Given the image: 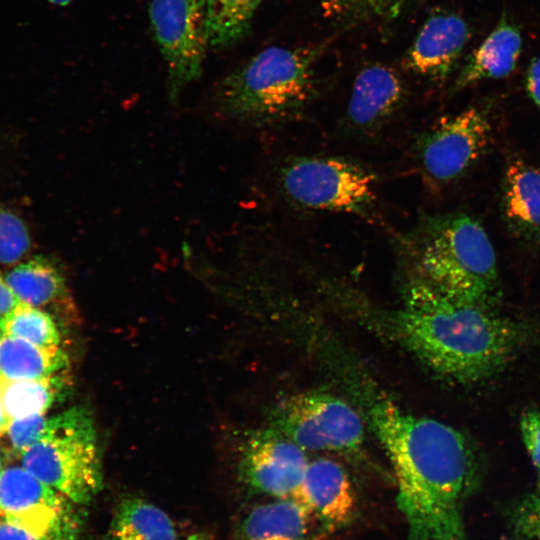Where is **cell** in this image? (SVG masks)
<instances>
[{
	"mask_svg": "<svg viewBox=\"0 0 540 540\" xmlns=\"http://www.w3.org/2000/svg\"><path fill=\"white\" fill-rule=\"evenodd\" d=\"M62 372L39 379L0 377V399L10 419L46 411L60 398L67 385Z\"/></svg>",
	"mask_w": 540,
	"mask_h": 540,
	"instance_id": "44dd1931",
	"label": "cell"
},
{
	"mask_svg": "<svg viewBox=\"0 0 540 540\" xmlns=\"http://www.w3.org/2000/svg\"><path fill=\"white\" fill-rule=\"evenodd\" d=\"M30 246V234L25 223L0 204V263H17L29 251Z\"/></svg>",
	"mask_w": 540,
	"mask_h": 540,
	"instance_id": "d4e9b609",
	"label": "cell"
},
{
	"mask_svg": "<svg viewBox=\"0 0 540 540\" xmlns=\"http://www.w3.org/2000/svg\"><path fill=\"white\" fill-rule=\"evenodd\" d=\"M406 88L390 66L374 63L357 74L344 121L347 129L359 135H372L382 129L400 110Z\"/></svg>",
	"mask_w": 540,
	"mask_h": 540,
	"instance_id": "4fadbf2b",
	"label": "cell"
},
{
	"mask_svg": "<svg viewBox=\"0 0 540 540\" xmlns=\"http://www.w3.org/2000/svg\"><path fill=\"white\" fill-rule=\"evenodd\" d=\"M10 421L11 419L7 415L0 399V436L7 432Z\"/></svg>",
	"mask_w": 540,
	"mask_h": 540,
	"instance_id": "1f68e13d",
	"label": "cell"
},
{
	"mask_svg": "<svg viewBox=\"0 0 540 540\" xmlns=\"http://www.w3.org/2000/svg\"><path fill=\"white\" fill-rule=\"evenodd\" d=\"M106 540H178L173 521L144 499H123L111 520Z\"/></svg>",
	"mask_w": 540,
	"mask_h": 540,
	"instance_id": "ffe728a7",
	"label": "cell"
},
{
	"mask_svg": "<svg viewBox=\"0 0 540 540\" xmlns=\"http://www.w3.org/2000/svg\"><path fill=\"white\" fill-rule=\"evenodd\" d=\"M0 540H38L22 527L0 516Z\"/></svg>",
	"mask_w": 540,
	"mask_h": 540,
	"instance_id": "f546056e",
	"label": "cell"
},
{
	"mask_svg": "<svg viewBox=\"0 0 540 540\" xmlns=\"http://www.w3.org/2000/svg\"><path fill=\"white\" fill-rule=\"evenodd\" d=\"M369 416L393 468L408 540H467L462 503L477 473L467 437L388 399L373 403Z\"/></svg>",
	"mask_w": 540,
	"mask_h": 540,
	"instance_id": "6da1fadb",
	"label": "cell"
},
{
	"mask_svg": "<svg viewBox=\"0 0 540 540\" xmlns=\"http://www.w3.org/2000/svg\"><path fill=\"white\" fill-rule=\"evenodd\" d=\"M539 471V479H538V491H537V495L540 496V469L538 470Z\"/></svg>",
	"mask_w": 540,
	"mask_h": 540,
	"instance_id": "e575fe53",
	"label": "cell"
},
{
	"mask_svg": "<svg viewBox=\"0 0 540 540\" xmlns=\"http://www.w3.org/2000/svg\"><path fill=\"white\" fill-rule=\"evenodd\" d=\"M373 173L338 156H299L279 172L284 196L293 204L317 211L367 216L376 201Z\"/></svg>",
	"mask_w": 540,
	"mask_h": 540,
	"instance_id": "8992f818",
	"label": "cell"
},
{
	"mask_svg": "<svg viewBox=\"0 0 540 540\" xmlns=\"http://www.w3.org/2000/svg\"><path fill=\"white\" fill-rule=\"evenodd\" d=\"M210 539H211V536L209 533L201 531V532L193 533L181 540H210Z\"/></svg>",
	"mask_w": 540,
	"mask_h": 540,
	"instance_id": "d6a6232c",
	"label": "cell"
},
{
	"mask_svg": "<svg viewBox=\"0 0 540 540\" xmlns=\"http://www.w3.org/2000/svg\"><path fill=\"white\" fill-rule=\"evenodd\" d=\"M315 519L293 498L275 499L254 507L242 520L237 540H313Z\"/></svg>",
	"mask_w": 540,
	"mask_h": 540,
	"instance_id": "ac0fdd59",
	"label": "cell"
},
{
	"mask_svg": "<svg viewBox=\"0 0 540 540\" xmlns=\"http://www.w3.org/2000/svg\"><path fill=\"white\" fill-rule=\"evenodd\" d=\"M151 26L167 64L170 94L175 97L197 79L208 37L201 0H150Z\"/></svg>",
	"mask_w": 540,
	"mask_h": 540,
	"instance_id": "9c48e42d",
	"label": "cell"
},
{
	"mask_svg": "<svg viewBox=\"0 0 540 540\" xmlns=\"http://www.w3.org/2000/svg\"><path fill=\"white\" fill-rule=\"evenodd\" d=\"M309 461L305 451L280 431L264 430L245 444L242 479L251 488L276 499L294 498Z\"/></svg>",
	"mask_w": 540,
	"mask_h": 540,
	"instance_id": "8fae6325",
	"label": "cell"
},
{
	"mask_svg": "<svg viewBox=\"0 0 540 540\" xmlns=\"http://www.w3.org/2000/svg\"><path fill=\"white\" fill-rule=\"evenodd\" d=\"M501 211L519 239L540 243V170L523 160L509 161L502 180Z\"/></svg>",
	"mask_w": 540,
	"mask_h": 540,
	"instance_id": "2e32d148",
	"label": "cell"
},
{
	"mask_svg": "<svg viewBox=\"0 0 540 540\" xmlns=\"http://www.w3.org/2000/svg\"><path fill=\"white\" fill-rule=\"evenodd\" d=\"M520 26L503 11L485 39L463 61L452 86L458 92L484 80L509 77L523 51Z\"/></svg>",
	"mask_w": 540,
	"mask_h": 540,
	"instance_id": "9a60e30c",
	"label": "cell"
},
{
	"mask_svg": "<svg viewBox=\"0 0 540 540\" xmlns=\"http://www.w3.org/2000/svg\"><path fill=\"white\" fill-rule=\"evenodd\" d=\"M5 279L17 298L37 308L73 315L74 304L58 267L43 256H34L14 266Z\"/></svg>",
	"mask_w": 540,
	"mask_h": 540,
	"instance_id": "e0dca14e",
	"label": "cell"
},
{
	"mask_svg": "<svg viewBox=\"0 0 540 540\" xmlns=\"http://www.w3.org/2000/svg\"><path fill=\"white\" fill-rule=\"evenodd\" d=\"M520 430L527 452L534 464L540 469V411H526L520 420Z\"/></svg>",
	"mask_w": 540,
	"mask_h": 540,
	"instance_id": "83f0119b",
	"label": "cell"
},
{
	"mask_svg": "<svg viewBox=\"0 0 540 540\" xmlns=\"http://www.w3.org/2000/svg\"><path fill=\"white\" fill-rule=\"evenodd\" d=\"M413 276L458 300L494 308L500 284L494 248L473 217L426 216L404 240Z\"/></svg>",
	"mask_w": 540,
	"mask_h": 540,
	"instance_id": "3957f363",
	"label": "cell"
},
{
	"mask_svg": "<svg viewBox=\"0 0 540 540\" xmlns=\"http://www.w3.org/2000/svg\"><path fill=\"white\" fill-rule=\"evenodd\" d=\"M472 34V27L463 16L451 10L435 9L408 49L404 65L418 77L443 82L458 68Z\"/></svg>",
	"mask_w": 540,
	"mask_h": 540,
	"instance_id": "7c38bea8",
	"label": "cell"
},
{
	"mask_svg": "<svg viewBox=\"0 0 540 540\" xmlns=\"http://www.w3.org/2000/svg\"><path fill=\"white\" fill-rule=\"evenodd\" d=\"M47 419L45 414L11 419L7 433L13 449L18 454L43 438Z\"/></svg>",
	"mask_w": 540,
	"mask_h": 540,
	"instance_id": "484cf974",
	"label": "cell"
},
{
	"mask_svg": "<svg viewBox=\"0 0 540 540\" xmlns=\"http://www.w3.org/2000/svg\"><path fill=\"white\" fill-rule=\"evenodd\" d=\"M263 0H201L208 43L226 47L242 39Z\"/></svg>",
	"mask_w": 540,
	"mask_h": 540,
	"instance_id": "7402d4cb",
	"label": "cell"
},
{
	"mask_svg": "<svg viewBox=\"0 0 540 540\" xmlns=\"http://www.w3.org/2000/svg\"><path fill=\"white\" fill-rule=\"evenodd\" d=\"M513 528L522 540H540V496L526 499L515 511Z\"/></svg>",
	"mask_w": 540,
	"mask_h": 540,
	"instance_id": "4316f807",
	"label": "cell"
},
{
	"mask_svg": "<svg viewBox=\"0 0 540 540\" xmlns=\"http://www.w3.org/2000/svg\"><path fill=\"white\" fill-rule=\"evenodd\" d=\"M68 357L59 347H43L0 333V377L39 379L62 372Z\"/></svg>",
	"mask_w": 540,
	"mask_h": 540,
	"instance_id": "d6986e66",
	"label": "cell"
},
{
	"mask_svg": "<svg viewBox=\"0 0 540 540\" xmlns=\"http://www.w3.org/2000/svg\"><path fill=\"white\" fill-rule=\"evenodd\" d=\"M322 49L314 45L262 50L220 84L222 112L259 126L300 116L316 96L315 66Z\"/></svg>",
	"mask_w": 540,
	"mask_h": 540,
	"instance_id": "277c9868",
	"label": "cell"
},
{
	"mask_svg": "<svg viewBox=\"0 0 540 540\" xmlns=\"http://www.w3.org/2000/svg\"><path fill=\"white\" fill-rule=\"evenodd\" d=\"M527 96L540 110V55L530 59L524 75Z\"/></svg>",
	"mask_w": 540,
	"mask_h": 540,
	"instance_id": "f1b7e54d",
	"label": "cell"
},
{
	"mask_svg": "<svg viewBox=\"0 0 540 540\" xmlns=\"http://www.w3.org/2000/svg\"><path fill=\"white\" fill-rule=\"evenodd\" d=\"M389 324L427 367L460 384L499 373L520 341L517 324L493 308L450 297L413 275Z\"/></svg>",
	"mask_w": 540,
	"mask_h": 540,
	"instance_id": "7a4b0ae2",
	"label": "cell"
},
{
	"mask_svg": "<svg viewBox=\"0 0 540 540\" xmlns=\"http://www.w3.org/2000/svg\"><path fill=\"white\" fill-rule=\"evenodd\" d=\"M0 333L43 347L59 346L61 340L51 314L21 301L0 317Z\"/></svg>",
	"mask_w": 540,
	"mask_h": 540,
	"instance_id": "603a6c76",
	"label": "cell"
},
{
	"mask_svg": "<svg viewBox=\"0 0 540 540\" xmlns=\"http://www.w3.org/2000/svg\"><path fill=\"white\" fill-rule=\"evenodd\" d=\"M293 499L301 502L324 531L348 525L357 511V498L345 469L336 461L319 458L308 463Z\"/></svg>",
	"mask_w": 540,
	"mask_h": 540,
	"instance_id": "5bb4252c",
	"label": "cell"
},
{
	"mask_svg": "<svg viewBox=\"0 0 540 540\" xmlns=\"http://www.w3.org/2000/svg\"><path fill=\"white\" fill-rule=\"evenodd\" d=\"M491 131L486 111L477 107L440 119L415 143L423 177L434 187L459 179L482 156Z\"/></svg>",
	"mask_w": 540,
	"mask_h": 540,
	"instance_id": "ba28073f",
	"label": "cell"
},
{
	"mask_svg": "<svg viewBox=\"0 0 540 540\" xmlns=\"http://www.w3.org/2000/svg\"><path fill=\"white\" fill-rule=\"evenodd\" d=\"M50 3L57 5V6H66L68 5L72 0H48Z\"/></svg>",
	"mask_w": 540,
	"mask_h": 540,
	"instance_id": "836d02e7",
	"label": "cell"
},
{
	"mask_svg": "<svg viewBox=\"0 0 540 540\" xmlns=\"http://www.w3.org/2000/svg\"><path fill=\"white\" fill-rule=\"evenodd\" d=\"M276 429L304 450L331 451L356 457L364 443L359 414L329 393L305 392L276 409Z\"/></svg>",
	"mask_w": 540,
	"mask_h": 540,
	"instance_id": "52a82bcc",
	"label": "cell"
},
{
	"mask_svg": "<svg viewBox=\"0 0 540 540\" xmlns=\"http://www.w3.org/2000/svg\"><path fill=\"white\" fill-rule=\"evenodd\" d=\"M72 502L24 467L0 472V516L38 540H72L76 519Z\"/></svg>",
	"mask_w": 540,
	"mask_h": 540,
	"instance_id": "30bf717a",
	"label": "cell"
},
{
	"mask_svg": "<svg viewBox=\"0 0 540 540\" xmlns=\"http://www.w3.org/2000/svg\"><path fill=\"white\" fill-rule=\"evenodd\" d=\"M20 300L8 285L5 276L0 273V317L13 309Z\"/></svg>",
	"mask_w": 540,
	"mask_h": 540,
	"instance_id": "4dcf8cb0",
	"label": "cell"
},
{
	"mask_svg": "<svg viewBox=\"0 0 540 540\" xmlns=\"http://www.w3.org/2000/svg\"><path fill=\"white\" fill-rule=\"evenodd\" d=\"M21 466L73 504H88L102 487L91 414L74 407L47 419L43 438L19 453Z\"/></svg>",
	"mask_w": 540,
	"mask_h": 540,
	"instance_id": "5b68a950",
	"label": "cell"
},
{
	"mask_svg": "<svg viewBox=\"0 0 540 540\" xmlns=\"http://www.w3.org/2000/svg\"><path fill=\"white\" fill-rule=\"evenodd\" d=\"M409 0H321L326 16L347 21H390Z\"/></svg>",
	"mask_w": 540,
	"mask_h": 540,
	"instance_id": "cb8c5ba5",
	"label": "cell"
}]
</instances>
